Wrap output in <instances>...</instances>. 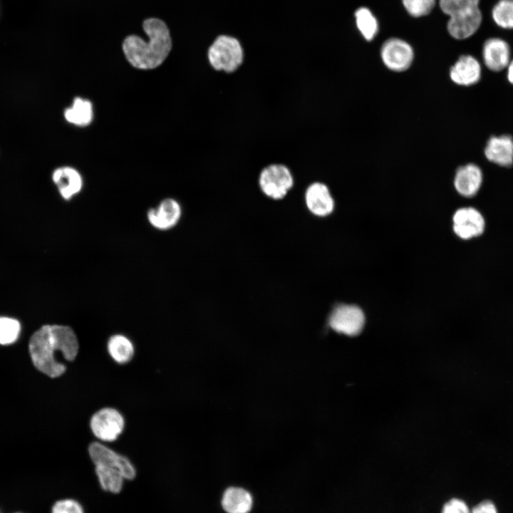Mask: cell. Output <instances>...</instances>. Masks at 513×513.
Returning a JSON list of instances; mask_svg holds the SVG:
<instances>
[{"label":"cell","instance_id":"cell-3","mask_svg":"<svg viewBox=\"0 0 513 513\" xmlns=\"http://www.w3.org/2000/svg\"><path fill=\"white\" fill-rule=\"evenodd\" d=\"M206 57L213 71L230 75L238 71L243 66L245 51L237 38L220 34L208 46Z\"/></svg>","mask_w":513,"mask_h":513},{"label":"cell","instance_id":"cell-21","mask_svg":"<svg viewBox=\"0 0 513 513\" xmlns=\"http://www.w3.org/2000/svg\"><path fill=\"white\" fill-rule=\"evenodd\" d=\"M95 471L101 488L113 494L119 493L125 478L116 469L104 465H95Z\"/></svg>","mask_w":513,"mask_h":513},{"label":"cell","instance_id":"cell-31","mask_svg":"<svg viewBox=\"0 0 513 513\" xmlns=\"http://www.w3.org/2000/svg\"><path fill=\"white\" fill-rule=\"evenodd\" d=\"M14 513H22V512H14Z\"/></svg>","mask_w":513,"mask_h":513},{"label":"cell","instance_id":"cell-5","mask_svg":"<svg viewBox=\"0 0 513 513\" xmlns=\"http://www.w3.org/2000/svg\"><path fill=\"white\" fill-rule=\"evenodd\" d=\"M365 324L363 311L357 306L341 304L332 311L328 325L337 333L346 336L358 335Z\"/></svg>","mask_w":513,"mask_h":513},{"label":"cell","instance_id":"cell-19","mask_svg":"<svg viewBox=\"0 0 513 513\" xmlns=\"http://www.w3.org/2000/svg\"><path fill=\"white\" fill-rule=\"evenodd\" d=\"M64 118L67 122L77 126H87L93 118L92 103L81 97L73 99L72 105L64 110Z\"/></svg>","mask_w":513,"mask_h":513},{"label":"cell","instance_id":"cell-4","mask_svg":"<svg viewBox=\"0 0 513 513\" xmlns=\"http://www.w3.org/2000/svg\"><path fill=\"white\" fill-rule=\"evenodd\" d=\"M257 187L267 198L284 199L294 187L296 180L291 169L282 162H271L264 166L256 179Z\"/></svg>","mask_w":513,"mask_h":513},{"label":"cell","instance_id":"cell-25","mask_svg":"<svg viewBox=\"0 0 513 513\" xmlns=\"http://www.w3.org/2000/svg\"><path fill=\"white\" fill-rule=\"evenodd\" d=\"M480 0H440L442 11L450 17L478 7Z\"/></svg>","mask_w":513,"mask_h":513},{"label":"cell","instance_id":"cell-14","mask_svg":"<svg viewBox=\"0 0 513 513\" xmlns=\"http://www.w3.org/2000/svg\"><path fill=\"white\" fill-rule=\"evenodd\" d=\"M482 182L480 168L472 163L460 167L455 173L454 186L463 197H471L479 191Z\"/></svg>","mask_w":513,"mask_h":513},{"label":"cell","instance_id":"cell-30","mask_svg":"<svg viewBox=\"0 0 513 513\" xmlns=\"http://www.w3.org/2000/svg\"><path fill=\"white\" fill-rule=\"evenodd\" d=\"M507 77L509 81L513 84V61L508 65Z\"/></svg>","mask_w":513,"mask_h":513},{"label":"cell","instance_id":"cell-18","mask_svg":"<svg viewBox=\"0 0 513 513\" xmlns=\"http://www.w3.org/2000/svg\"><path fill=\"white\" fill-rule=\"evenodd\" d=\"M222 504L227 513H248L252 505V498L247 490L232 487L224 492Z\"/></svg>","mask_w":513,"mask_h":513},{"label":"cell","instance_id":"cell-16","mask_svg":"<svg viewBox=\"0 0 513 513\" xmlns=\"http://www.w3.org/2000/svg\"><path fill=\"white\" fill-rule=\"evenodd\" d=\"M482 56L484 62L489 69L499 71L509 63V45L501 38H489L484 44Z\"/></svg>","mask_w":513,"mask_h":513},{"label":"cell","instance_id":"cell-9","mask_svg":"<svg viewBox=\"0 0 513 513\" xmlns=\"http://www.w3.org/2000/svg\"><path fill=\"white\" fill-rule=\"evenodd\" d=\"M304 199L306 208L314 216L326 217L334 209L335 202L330 189L322 182L309 183L304 190Z\"/></svg>","mask_w":513,"mask_h":513},{"label":"cell","instance_id":"cell-10","mask_svg":"<svg viewBox=\"0 0 513 513\" xmlns=\"http://www.w3.org/2000/svg\"><path fill=\"white\" fill-rule=\"evenodd\" d=\"M182 214L180 204L173 198H165L157 207L150 208L147 219L150 224L159 230L166 231L175 227Z\"/></svg>","mask_w":513,"mask_h":513},{"label":"cell","instance_id":"cell-11","mask_svg":"<svg viewBox=\"0 0 513 513\" xmlns=\"http://www.w3.org/2000/svg\"><path fill=\"white\" fill-rule=\"evenodd\" d=\"M453 231L462 239H469L482 234L484 229V219L481 213L473 207L457 209L452 217Z\"/></svg>","mask_w":513,"mask_h":513},{"label":"cell","instance_id":"cell-8","mask_svg":"<svg viewBox=\"0 0 513 513\" xmlns=\"http://www.w3.org/2000/svg\"><path fill=\"white\" fill-rule=\"evenodd\" d=\"M88 453L95 465L100 464L115 468L125 480H131L135 477L136 470L130 460L102 443L92 442L88 447Z\"/></svg>","mask_w":513,"mask_h":513},{"label":"cell","instance_id":"cell-2","mask_svg":"<svg viewBox=\"0 0 513 513\" xmlns=\"http://www.w3.org/2000/svg\"><path fill=\"white\" fill-rule=\"evenodd\" d=\"M142 28L148 37V41L138 35H129L122 43L123 52L128 63L134 68L154 69L165 61L172 50L170 31L164 21L154 17L144 20Z\"/></svg>","mask_w":513,"mask_h":513},{"label":"cell","instance_id":"cell-23","mask_svg":"<svg viewBox=\"0 0 513 513\" xmlns=\"http://www.w3.org/2000/svg\"><path fill=\"white\" fill-rule=\"evenodd\" d=\"M492 16L499 26L513 28V0H499L494 6Z\"/></svg>","mask_w":513,"mask_h":513},{"label":"cell","instance_id":"cell-29","mask_svg":"<svg viewBox=\"0 0 513 513\" xmlns=\"http://www.w3.org/2000/svg\"><path fill=\"white\" fill-rule=\"evenodd\" d=\"M471 513H497V511L492 502L483 501L475 507Z\"/></svg>","mask_w":513,"mask_h":513},{"label":"cell","instance_id":"cell-28","mask_svg":"<svg viewBox=\"0 0 513 513\" xmlns=\"http://www.w3.org/2000/svg\"><path fill=\"white\" fill-rule=\"evenodd\" d=\"M441 513H471L466 503L459 499H452L443 507Z\"/></svg>","mask_w":513,"mask_h":513},{"label":"cell","instance_id":"cell-17","mask_svg":"<svg viewBox=\"0 0 513 513\" xmlns=\"http://www.w3.org/2000/svg\"><path fill=\"white\" fill-rule=\"evenodd\" d=\"M486 157L502 167L513 164V139L510 135L493 136L489 138L484 150Z\"/></svg>","mask_w":513,"mask_h":513},{"label":"cell","instance_id":"cell-1","mask_svg":"<svg viewBox=\"0 0 513 513\" xmlns=\"http://www.w3.org/2000/svg\"><path fill=\"white\" fill-rule=\"evenodd\" d=\"M78 341L68 326L43 325L31 336L28 351L37 370L51 378H57L66 370V366L57 360L59 352L63 358L73 361L78 353Z\"/></svg>","mask_w":513,"mask_h":513},{"label":"cell","instance_id":"cell-20","mask_svg":"<svg viewBox=\"0 0 513 513\" xmlns=\"http://www.w3.org/2000/svg\"><path fill=\"white\" fill-rule=\"evenodd\" d=\"M107 349L110 357L119 364L130 361L135 353L131 341L122 334L111 336L108 341Z\"/></svg>","mask_w":513,"mask_h":513},{"label":"cell","instance_id":"cell-22","mask_svg":"<svg viewBox=\"0 0 513 513\" xmlns=\"http://www.w3.org/2000/svg\"><path fill=\"white\" fill-rule=\"evenodd\" d=\"M356 25L367 41H371L378 32V22L372 12L366 7L359 8L355 13Z\"/></svg>","mask_w":513,"mask_h":513},{"label":"cell","instance_id":"cell-6","mask_svg":"<svg viewBox=\"0 0 513 513\" xmlns=\"http://www.w3.org/2000/svg\"><path fill=\"white\" fill-rule=\"evenodd\" d=\"M90 426L97 438L105 442H112L122 433L125 420L116 409L104 408L93 415Z\"/></svg>","mask_w":513,"mask_h":513},{"label":"cell","instance_id":"cell-13","mask_svg":"<svg viewBox=\"0 0 513 513\" xmlns=\"http://www.w3.org/2000/svg\"><path fill=\"white\" fill-rule=\"evenodd\" d=\"M52 180L61 197L70 200L82 190L83 181L80 172L72 167L64 166L56 169Z\"/></svg>","mask_w":513,"mask_h":513},{"label":"cell","instance_id":"cell-7","mask_svg":"<svg viewBox=\"0 0 513 513\" xmlns=\"http://www.w3.org/2000/svg\"><path fill=\"white\" fill-rule=\"evenodd\" d=\"M380 57L387 68L395 72H403L411 66L414 52L408 43L393 38L388 39L382 45Z\"/></svg>","mask_w":513,"mask_h":513},{"label":"cell","instance_id":"cell-26","mask_svg":"<svg viewBox=\"0 0 513 513\" xmlns=\"http://www.w3.org/2000/svg\"><path fill=\"white\" fill-rule=\"evenodd\" d=\"M406 11L414 17L428 14L433 9L435 0H402Z\"/></svg>","mask_w":513,"mask_h":513},{"label":"cell","instance_id":"cell-24","mask_svg":"<svg viewBox=\"0 0 513 513\" xmlns=\"http://www.w3.org/2000/svg\"><path fill=\"white\" fill-rule=\"evenodd\" d=\"M21 332L19 321L14 318L0 316V344L10 345L17 341Z\"/></svg>","mask_w":513,"mask_h":513},{"label":"cell","instance_id":"cell-12","mask_svg":"<svg viewBox=\"0 0 513 513\" xmlns=\"http://www.w3.org/2000/svg\"><path fill=\"white\" fill-rule=\"evenodd\" d=\"M479 7L450 17L447 31L456 39H465L474 34L482 22Z\"/></svg>","mask_w":513,"mask_h":513},{"label":"cell","instance_id":"cell-27","mask_svg":"<svg viewBox=\"0 0 513 513\" xmlns=\"http://www.w3.org/2000/svg\"><path fill=\"white\" fill-rule=\"evenodd\" d=\"M51 513H84L82 505L73 499L56 501L51 509Z\"/></svg>","mask_w":513,"mask_h":513},{"label":"cell","instance_id":"cell-15","mask_svg":"<svg viewBox=\"0 0 513 513\" xmlns=\"http://www.w3.org/2000/svg\"><path fill=\"white\" fill-rule=\"evenodd\" d=\"M481 67L472 56L465 55L459 58L451 67L450 77L452 81L460 86H471L480 78Z\"/></svg>","mask_w":513,"mask_h":513}]
</instances>
